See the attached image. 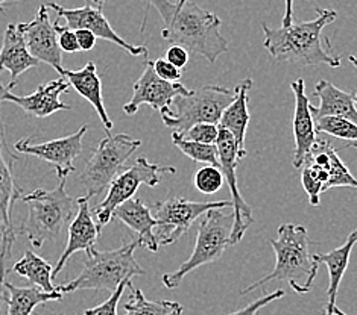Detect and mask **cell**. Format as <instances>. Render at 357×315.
I'll list each match as a JSON object with an SVG mask.
<instances>
[{"label": "cell", "mask_w": 357, "mask_h": 315, "mask_svg": "<svg viewBox=\"0 0 357 315\" xmlns=\"http://www.w3.org/2000/svg\"><path fill=\"white\" fill-rule=\"evenodd\" d=\"M342 149H335L326 140H317L313 149L305 158V161L317 164L327 170L328 182L326 184L324 193L330 188L336 186H350V188H357V179L350 173V170L339 158V152Z\"/></svg>", "instance_id": "484cf974"}, {"label": "cell", "mask_w": 357, "mask_h": 315, "mask_svg": "<svg viewBox=\"0 0 357 315\" xmlns=\"http://www.w3.org/2000/svg\"><path fill=\"white\" fill-rule=\"evenodd\" d=\"M22 202L28 205V217L19 232L26 235L29 243L40 249L45 243L56 240L70 225L78 202L66 191V177L59 179L54 190H36L23 194Z\"/></svg>", "instance_id": "5b68a950"}, {"label": "cell", "mask_w": 357, "mask_h": 315, "mask_svg": "<svg viewBox=\"0 0 357 315\" xmlns=\"http://www.w3.org/2000/svg\"><path fill=\"white\" fill-rule=\"evenodd\" d=\"M175 2H176V3H184L185 0H175Z\"/></svg>", "instance_id": "c3c4849f"}, {"label": "cell", "mask_w": 357, "mask_h": 315, "mask_svg": "<svg viewBox=\"0 0 357 315\" xmlns=\"http://www.w3.org/2000/svg\"><path fill=\"white\" fill-rule=\"evenodd\" d=\"M233 207L231 202H192L172 195L163 202H155L151 208L152 216L157 220V238L160 245L174 244L183 235L190 231L195 221L210 209H222Z\"/></svg>", "instance_id": "30bf717a"}, {"label": "cell", "mask_w": 357, "mask_h": 315, "mask_svg": "<svg viewBox=\"0 0 357 315\" xmlns=\"http://www.w3.org/2000/svg\"><path fill=\"white\" fill-rule=\"evenodd\" d=\"M55 315H64V314H55Z\"/></svg>", "instance_id": "681fc988"}, {"label": "cell", "mask_w": 357, "mask_h": 315, "mask_svg": "<svg viewBox=\"0 0 357 315\" xmlns=\"http://www.w3.org/2000/svg\"><path fill=\"white\" fill-rule=\"evenodd\" d=\"M294 22V0H286V10L283 15V26H289Z\"/></svg>", "instance_id": "b9f144b4"}, {"label": "cell", "mask_w": 357, "mask_h": 315, "mask_svg": "<svg viewBox=\"0 0 357 315\" xmlns=\"http://www.w3.org/2000/svg\"><path fill=\"white\" fill-rule=\"evenodd\" d=\"M13 271L20 275L22 277L28 279L32 285L40 286L43 291H56V286H54L52 284L54 266H50L47 261L38 257L32 250H26L23 253V258L14 264Z\"/></svg>", "instance_id": "83f0119b"}, {"label": "cell", "mask_w": 357, "mask_h": 315, "mask_svg": "<svg viewBox=\"0 0 357 315\" xmlns=\"http://www.w3.org/2000/svg\"><path fill=\"white\" fill-rule=\"evenodd\" d=\"M3 286L8 296L3 297V302L8 305L6 315H32V311L38 305L47 302L63 300V293L43 291L40 286H15L13 284L3 280Z\"/></svg>", "instance_id": "4316f807"}, {"label": "cell", "mask_w": 357, "mask_h": 315, "mask_svg": "<svg viewBox=\"0 0 357 315\" xmlns=\"http://www.w3.org/2000/svg\"><path fill=\"white\" fill-rule=\"evenodd\" d=\"M284 296H286L284 291H282V289H277V291L263 296V297H260V299H257L256 302H252L248 306H245V308L236 311V312L228 314V315H256L261 308H265L266 305L275 302L278 299H282V297H284Z\"/></svg>", "instance_id": "74e56055"}, {"label": "cell", "mask_w": 357, "mask_h": 315, "mask_svg": "<svg viewBox=\"0 0 357 315\" xmlns=\"http://www.w3.org/2000/svg\"><path fill=\"white\" fill-rule=\"evenodd\" d=\"M357 243V229L348 235L347 241L330 250L327 253H317L313 255V259L318 264H326L328 270V288H327V303L322 309V315H333V309L336 306L337 291L344 279L345 271L350 266V258L353 247Z\"/></svg>", "instance_id": "7402d4cb"}, {"label": "cell", "mask_w": 357, "mask_h": 315, "mask_svg": "<svg viewBox=\"0 0 357 315\" xmlns=\"http://www.w3.org/2000/svg\"><path fill=\"white\" fill-rule=\"evenodd\" d=\"M166 59L171 64H174L175 67H178V69H184L187 63H189V50L181 47V46L172 45L167 49Z\"/></svg>", "instance_id": "ab89813d"}, {"label": "cell", "mask_w": 357, "mask_h": 315, "mask_svg": "<svg viewBox=\"0 0 357 315\" xmlns=\"http://www.w3.org/2000/svg\"><path fill=\"white\" fill-rule=\"evenodd\" d=\"M140 244L139 240L130 241L122 247L108 252L93 250L84 259V268L75 279L64 285L56 286V291L70 294L79 289H95V291H109L134 276H144V270L135 261L134 252Z\"/></svg>", "instance_id": "277c9868"}, {"label": "cell", "mask_w": 357, "mask_h": 315, "mask_svg": "<svg viewBox=\"0 0 357 315\" xmlns=\"http://www.w3.org/2000/svg\"><path fill=\"white\" fill-rule=\"evenodd\" d=\"M313 97L319 99V106H312L313 120H318L321 117L335 115L344 117L357 123V109L354 104V92H345L335 87L333 83L322 79L314 87Z\"/></svg>", "instance_id": "603a6c76"}, {"label": "cell", "mask_w": 357, "mask_h": 315, "mask_svg": "<svg viewBox=\"0 0 357 315\" xmlns=\"http://www.w3.org/2000/svg\"><path fill=\"white\" fill-rule=\"evenodd\" d=\"M128 282H130V280H126V282H122L121 285H119L114 289V291L112 293V296H109L104 303L95 306V308L86 309V311H84V315H117L119 302H121L125 288L128 286Z\"/></svg>", "instance_id": "e575fe53"}, {"label": "cell", "mask_w": 357, "mask_h": 315, "mask_svg": "<svg viewBox=\"0 0 357 315\" xmlns=\"http://www.w3.org/2000/svg\"><path fill=\"white\" fill-rule=\"evenodd\" d=\"M333 315H348V314H345L342 309H339L337 306H335V309H333Z\"/></svg>", "instance_id": "f6af8a7d"}, {"label": "cell", "mask_w": 357, "mask_h": 315, "mask_svg": "<svg viewBox=\"0 0 357 315\" xmlns=\"http://www.w3.org/2000/svg\"><path fill=\"white\" fill-rule=\"evenodd\" d=\"M8 2H20V0H0V13H5L3 3H8Z\"/></svg>", "instance_id": "7bdbcfd3"}, {"label": "cell", "mask_w": 357, "mask_h": 315, "mask_svg": "<svg viewBox=\"0 0 357 315\" xmlns=\"http://www.w3.org/2000/svg\"><path fill=\"white\" fill-rule=\"evenodd\" d=\"M314 129L319 134H328L331 137L350 143V147H357V123L344 117L327 115L314 120Z\"/></svg>", "instance_id": "4dcf8cb0"}, {"label": "cell", "mask_w": 357, "mask_h": 315, "mask_svg": "<svg viewBox=\"0 0 357 315\" xmlns=\"http://www.w3.org/2000/svg\"><path fill=\"white\" fill-rule=\"evenodd\" d=\"M130 299L123 305V315H183L184 308L181 303L172 300H148L142 289L134 288L131 280L128 282Z\"/></svg>", "instance_id": "f1b7e54d"}, {"label": "cell", "mask_w": 357, "mask_h": 315, "mask_svg": "<svg viewBox=\"0 0 357 315\" xmlns=\"http://www.w3.org/2000/svg\"><path fill=\"white\" fill-rule=\"evenodd\" d=\"M69 87L70 83L61 76L59 79L41 83L29 96H15L11 90L3 87V83H0V104L2 102H10V104L22 108L24 113L32 117L45 118L58 113V111L72 109L59 99V96L69 90Z\"/></svg>", "instance_id": "2e32d148"}, {"label": "cell", "mask_w": 357, "mask_h": 315, "mask_svg": "<svg viewBox=\"0 0 357 315\" xmlns=\"http://www.w3.org/2000/svg\"><path fill=\"white\" fill-rule=\"evenodd\" d=\"M174 146L180 149L185 156H189L192 161H197L201 164L216 165L219 167V153L216 144H204L198 141H192L181 137L180 134H172Z\"/></svg>", "instance_id": "f546056e"}, {"label": "cell", "mask_w": 357, "mask_h": 315, "mask_svg": "<svg viewBox=\"0 0 357 315\" xmlns=\"http://www.w3.org/2000/svg\"><path fill=\"white\" fill-rule=\"evenodd\" d=\"M236 99V90L219 85H204L176 96L169 111L161 114V120L176 134L184 135L197 123L218 124L227 106Z\"/></svg>", "instance_id": "8992f818"}, {"label": "cell", "mask_w": 357, "mask_h": 315, "mask_svg": "<svg viewBox=\"0 0 357 315\" xmlns=\"http://www.w3.org/2000/svg\"><path fill=\"white\" fill-rule=\"evenodd\" d=\"M165 22L161 37L171 45L181 46L192 54L206 58L215 64L219 56L228 52V41L220 33L222 20L219 17L195 5L190 0L184 3L171 0H148Z\"/></svg>", "instance_id": "6da1fadb"}, {"label": "cell", "mask_w": 357, "mask_h": 315, "mask_svg": "<svg viewBox=\"0 0 357 315\" xmlns=\"http://www.w3.org/2000/svg\"><path fill=\"white\" fill-rule=\"evenodd\" d=\"M17 158L13 155L5 140V129L0 117V236L8 234H19L11 223V212L14 203L24 194L22 186L15 182L14 164Z\"/></svg>", "instance_id": "ac0fdd59"}, {"label": "cell", "mask_w": 357, "mask_h": 315, "mask_svg": "<svg viewBox=\"0 0 357 315\" xmlns=\"http://www.w3.org/2000/svg\"><path fill=\"white\" fill-rule=\"evenodd\" d=\"M175 173L176 168L172 165L149 163L144 156L135 159L132 165L125 168L123 172L113 179V182L108 186L105 199L91 211L99 231H102V227L107 226L113 220V212L119 205L134 197L140 185H146L152 188V186H157L160 184L161 176Z\"/></svg>", "instance_id": "9c48e42d"}, {"label": "cell", "mask_w": 357, "mask_h": 315, "mask_svg": "<svg viewBox=\"0 0 357 315\" xmlns=\"http://www.w3.org/2000/svg\"><path fill=\"white\" fill-rule=\"evenodd\" d=\"M252 87L251 79L242 81L236 90V99L227 106L224 111L222 117L218 123L219 129H225L233 135L237 146L243 156H246V149H245V137H246V129H248L250 123V113H248V100L250 96L248 92Z\"/></svg>", "instance_id": "d4e9b609"}, {"label": "cell", "mask_w": 357, "mask_h": 315, "mask_svg": "<svg viewBox=\"0 0 357 315\" xmlns=\"http://www.w3.org/2000/svg\"><path fill=\"white\" fill-rule=\"evenodd\" d=\"M19 29L23 33L29 52L40 63L49 64L52 69L63 76V50L58 45V32L50 23L49 6L41 5L33 20L29 23H19Z\"/></svg>", "instance_id": "9a60e30c"}, {"label": "cell", "mask_w": 357, "mask_h": 315, "mask_svg": "<svg viewBox=\"0 0 357 315\" xmlns=\"http://www.w3.org/2000/svg\"><path fill=\"white\" fill-rule=\"evenodd\" d=\"M317 19L310 22H296L289 26L272 29L266 23H261L265 33L263 46L269 55L277 61L294 63L300 65H321L328 67L341 65V56L331 52V45L322 46V31L336 20V11L327 8H317Z\"/></svg>", "instance_id": "7a4b0ae2"}, {"label": "cell", "mask_w": 357, "mask_h": 315, "mask_svg": "<svg viewBox=\"0 0 357 315\" xmlns=\"http://www.w3.org/2000/svg\"><path fill=\"white\" fill-rule=\"evenodd\" d=\"M310 244H313V241L304 226L294 223L280 226L278 238L271 240L277 258L274 270L268 276L259 279L257 282L243 288L241 296L252 293L254 289L274 280H284L296 294L309 293L319 268V264L313 259V255L309 253Z\"/></svg>", "instance_id": "3957f363"}, {"label": "cell", "mask_w": 357, "mask_h": 315, "mask_svg": "<svg viewBox=\"0 0 357 315\" xmlns=\"http://www.w3.org/2000/svg\"><path fill=\"white\" fill-rule=\"evenodd\" d=\"M225 182L224 175L216 165H206L193 175V185L202 194H215L218 193Z\"/></svg>", "instance_id": "d6a6232c"}, {"label": "cell", "mask_w": 357, "mask_h": 315, "mask_svg": "<svg viewBox=\"0 0 357 315\" xmlns=\"http://www.w3.org/2000/svg\"><path fill=\"white\" fill-rule=\"evenodd\" d=\"M152 65H154V70L161 79L169 81V82H180L183 76L181 69H178V67L169 63L166 58L155 59V61H152Z\"/></svg>", "instance_id": "f35d334b"}, {"label": "cell", "mask_w": 357, "mask_h": 315, "mask_svg": "<svg viewBox=\"0 0 357 315\" xmlns=\"http://www.w3.org/2000/svg\"><path fill=\"white\" fill-rule=\"evenodd\" d=\"M17 234H8L0 236V315H2V303H3V297H5V286H3V280L6 276V258L10 255L11 247L15 241Z\"/></svg>", "instance_id": "d590c367"}, {"label": "cell", "mask_w": 357, "mask_h": 315, "mask_svg": "<svg viewBox=\"0 0 357 315\" xmlns=\"http://www.w3.org/2000/svg\"><path fill=\"white\" fill-rule=\"evenodd\" d=\"M190 92L180 82H169L161 79L155 73L152 61H146L144 70L139 81L134 83V92L128 104L123 105L126 115H134L140 105H149L152 109L165 113L172 106V102L176 96Z\"/></svg>", "instance_id": "4fadbf2b"}, {"label": "cell", "mask_w": 357, "mask_h": 315, "mask_svg": "<svg viewBox=\"0 0 357 315\" xmlns=\"http://www.w3.org/2000/svg\"><path fill=\"white\" fill-rule=\"evenodd\" d=\"M354 104H356V109H357V90L354 91Z\"/></svg>", "instance_id": "7dc6e473"}, {"label": "cell", "mask_w": 357, "mask_h": 315, "mask_svg": "<svg viewBox=\"0 0 357 315\" xmlns=\"http://www.w3.org/2000/svg\"><path fill=\"white\" fill-rule=\"evenodd\" d=\"M76 38H78V45L81 52H90L91 49H95L98 37L95 33L87 29H76Z\"/></svg>", "instance_id": "60d3db41"}, {"label": "cell", "mask_w": 357, "mask_h": 315, "mask_svg": "<svg viewBox=\"0 0 357 315\" xmlns=\"http://www.w3.org/2000/svg\"><path fill=\"white\" fill-rule=\"evenodd\" d=\"M54 26L58 32V45L59 49L63 50V52L67 54H76V52H81L79 45H78V38H76V32L70 28H67L66 24L61 26L58 22L54 23Z\"/></svg>", "instance_id": "8d00e7d4"}, {"label": "cell", "mask_w": 357, "mask_h": 315, "mask_svg": "<svg viewBox=\"0 0 357 315\" xmlns=\"http://www.w3.org/2000/svg\"><path fill=\"white\" fill-rule=\"evenodd\" d=\"M291 88L295 96V111H294V138L295 152L292 165L301 168L305 158L317 143V129L310 111V99L305 96L304 79H296L291 83Z\"/></svg>", "instance_id": "d6986e66"}, {"label": "cell", "mask_w": 357, "mask_h": 315, "mask_svg": "<svg viewBox=\"0 0 357 315\" xmlns=\"http://www.w3.org/2000/svg\"><path fill=\"white\" fill-rule=\"evenodd\" d=\"M91 2L102 10V8H104V5L107 3V0H91Z\"/></svg>", "instance_id": "ee69618b"}, {"label": "cell", "mask_w": 357, "mask_h": 315, "mask_svg": "<svg viewBox=\"0 0 357 315\" xmlns=\"http://www.w3.org/2000/svg\"><path fill=\"white\" fill-rule=\"evenodd\" d=\"M233 226L234 212L224 214L222 211L215 208L202 214L199 221V229L197 235V243L190 255V258L183 262L180 268L172 273L163 276V285L169 289H175L181 285L183 279L206 264H211L222 257L228 245H233Z\"/></svg>", "instance_id": "52a82bcc"}, {"label": "cell", "mask_w": 357, "mask_h": 315, "mask_svg": "<svg viewBox=\"0 0 357 315\" xmlns=\"http://www.w3.org/2000/svg\"><path fill=\"white\" fill-rule=\"evenodd\" d=\"M40 61L29 52L26 40L19 29V23L8 24L3 33L2 49H0V72L8 70L11 73V82L6 85L8 90H13L17 78L33 67H38Z\"/></svg>", "instance_id": "ffe728a7"}, {"label": "cell", "mask_w": 357, "mask_h": 315, "mask_svg": "<svg viewBox=\"0 0 357 315\" xmlns=\"http://www.w3.org/2000/svg\"><path fill=\"white\" fill-rule=\"evenodd\" d=\"M49 10H54L58 15V19H63L66 22V26L73 31L76 29H87L95 33L100 40L112 41L119 47H122L132 56H148V47L146 46H134L131 42L125 41L119 33L112 28V24L105 19L104 13L100 8H93L90 5L81 6V8H64L55 2H50Z\"/></svg>", "instance_id": "5bb4252c"}, {"label": "cell", "mask_w": 357, "mask_h": 315, "mask_svg": "<svg viewBox=\"0 0 357 315\" xmlns=\"http://www.w3.org/2000/svg\"><path fill=\"white\" fill-rule=\"evenodd\" d=\"M117 218L139 235V244L149 252H158L160 243L155 234L157 220L151 212V208L142 199H130L119 205L113 212V220Z\"/></svg>", "instance_id": "44dd1931"}, {"label": "cell", "mask_w": 357, "mask_h": 315, "mask_svg": "<svg viewBox=\"0 0 357 315\" xmlns=\"http://www.w3.org/2000/svg\"><path fill=\"white\" fill-rule=\"evenodd\" d=\"M181 137L204 144H216L219 138V126L215 123H197Z\"/></svg>", "instance_id": "836d02e7"}, {"label": "cell", "mask_w": 357, "mask_h": 315, "mask_svg": "<svg viewBox=\"0 0 357 315\" xmlns=\"http://www.w3.org/2000/svg\"><path fill=\"white\" fill-rule=\"evenodd\" d=\"M140 146V140L126 134H108V137L98 144L95 153L81 172L79 182L86 190L84 197L90 200L108 190L113 179L121 173L126 161Z\"/></svg>", "instance_id": "ba28073f"}, {"label": "cell", "mask_w": 357, "mask_h": 315, "mask_svg": "<svg viewBox=\"0 0 357 315\" xmlns=\"http://www.w3.org/2000/svg\"><path fill=\"white\" fill-rule=\"evenodd\" d=\"M63 78L70 83V87H73L79 95L89 100L93 105V108L96 109V113L100 118L102 124L109 132L113 129V122L109 120V117L107 114V109L104 105V97H102V82L96 70V64L90 61L86 65L82 67L81 70H64Z\"/></svg>", "instance_id": "cb8c5ba5"}, {"label": "cell", "mask_w": 357, "mask_h": 315, "mask_svg": "<svg viewBox=\"0 0 357 315\" xmlns=\"http://www.w3.org/2000/svg\"><path fill=\"white\" fill-rule=\"evenodd\" d=\"M89 126L84 124L78 132L69 137L56 138L50 141H36V137L22 138L14 144V149L23 155L37 156L55 167L58 179L69 176L75 170V161L82 152V138L87 134Z\"/></svg>", "instance_id": "7c38bea8"}, {"label": "cell", "mask_w": 357, "mask_h": 315, "mask_svg": "<svg viewBox=\"0 0 357 315\" xmlns=\"http://www.w3.org/2000/svg\"><path fill=\"white\" fill-rule=\"evenodd\" d=\"M328 182V173L326 168L304 161L301 167V185L309 195L312 207H318L321 203V194L324 193L326 184Z\"/></svg>", "instance_id": "1f68e13d"}, {"label": "cell", "mask_w": 357, "mask_h": 315, "mask_svg": "<svg viewBox=\"0 0 357 315\" xmlns=\"http://www.w3.org/2000/svg\"><path fill=\"white\" fill-rule=\"evenodd\" d=\"M348 59H350V63L357 69V58L354 55H350V56H348Z\"/></svg>", "instance_id": "bcb514c9"}, {"label": "cell", "mask_w": 357, "mask_h": 315, "mask_svg": "<svg viewBox=\"0 0 357 315\" xmlns=\"http://www.w3.org/2000/svg\"><path fill=\"white\" fill-rule=\"evenodd\" d=\"M218 153H219V168L224 175V179L227 181L229 191L233 195V208H234V226H233V245L239 244L242 241L243 235L246 234V229L252 225V208L246 203L237 186V164L245 156L241 153L239 146L234 140L231 134L225 129H219V138L216 141Z\"/></svg>", "instance_id": "8fae6325"}, {"label": "cell", "mask_w": 357, "mask_h": 315, "mask_svg": "<svg viewBox=\"0 0 357 315\" xmlns=\"http://www.w3.org/2000/svg\"><path fill=\"white\" fill-rule=\"evenodd\" d=\"M76 202H78V212H76L75 218L69 225V238H67L66 249L63 250L61 257H59L58 262L54 266L52 279L61 273L66 262L72 258V255H75L76 252H84L86 255H90L96 249L95 245L100 235V231L98 229L95 217L91 214L89 199L82 195Z\"/></svg>", "instance_id": "e0dca14e"}]
</instances>
